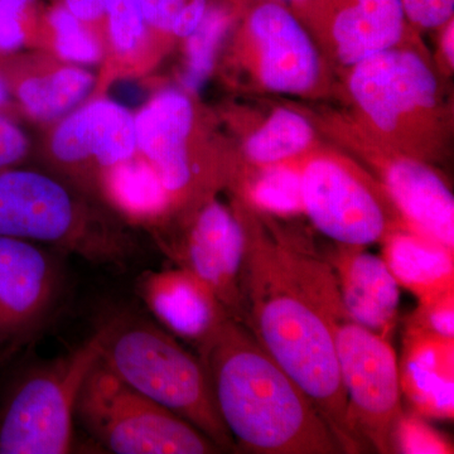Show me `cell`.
I'll return each instance as SVG.
<instances>
[{
  "label": "cell",
  "mask_w": 454,
  "mask_h": 454,
  "mask_svg": "<svg viewBox=\"0 0 454 454\" xmlns=\"http://www.w3.org/2000/svg\"><path fill=\"white\" fill-rule=\"evenodd\" d=\"M244 227L239 322L297 382L343 453L365 452L349 428L336 331L348 319L330 260L306 236L267 225L239 203Z\"/></svg>",
  "instance_id": "obj_1"
},
{
  "label": "cell",
  "mask_w": 454,
  "mask_h": 454,
  "mask_svg": "<svg viewBox=\"0 0 454 454\" xmlns=\"http://www.w3.org/2000/svg\"><path fill=\"white\" fill-rule=\"evenodd\" d=\"M197 356L235 448L255 454L343 453L312 400L241 322L227 318Z\"/></svg>",
  "instance_id": "obj_2"
},
{
  "label": "cell",
  "mask_w": 454,
  "mask_h": 454,
  "mask_svg": "<svg viewBox=\"0 0 454 454\" xmlns=\"http://www.w3.org/2000/svg\"><path fill=\"white\" fill-rule=\"evenodd\" d=\"M0 235L101 265L125 264L137 247L98 200L55 173L22 166L0 169Z\"/></svg>",
  "instance_id": "obj_3"
},
{
  "label": "cell",
  "mask_w": 454,
  "mask_h": 454,
  "mask_svg": "<svg viewBox=\"0 0 454 454\" xmlns=\"http://www.w3.org/2000/svg\"><path fill=\"white\" fill-rule=\"evenodd\" d=\"M100 360L122 381L201 430L221 450H236L199 356L151 319L121 312L98 328Z\"/></svg>",
  "instance_id": "obj_4"
},
{
  "label": "cell",
  "mask_w": 454,
  "mask_h": 454,
  "mask_svg": "<svg viewBox=\"0 0 454 454\" xmlns=\"http://www.w3.org/2000/svg\"><path fill=\"white\" fill-rule=\"evenodd\" d=\"M101 356L98 331L67 354L17 373L0 400V454H66L77 397Z\"/></svg>",
  "instance_id": "obj_5"
},
{
  "label": "cell",
  "mask_w": 454,
  "mask_h": 454,
  "mask_svg": "<svg viewBox=\"0 0 454 454\" xmlns=\"http://www.w3.org/2000/svg\"><path fill=\"white\" fill-rule=\"evenodd\" d=\"M74 419L112 453L223 452L195 426L122 381L100 358L83 381Z\"/></svg>",
  "instance_id": "obj_6"
},
{
  "label": "cell",
  "mask_w": 454,
  "mask_h": 454,
  "mask_svg": "<svg viewBox=\"0 0 454 454\" xmlns=\"http://www.w3.org/2000/svg\"><path fill=\"white\" fill-rule=\"evenodd\" d=\"M301 177L303 214L336 244L365 247L408 226L382 184L346 160L312 158Z\"/></svg>",
  "instance_id": "obj_7"
},
{
  "label": "cell",
  "mask_w": 454,
  "mask_h": 454,
  "mask_svg": "<svg viewBox=\"0 0 454 454\" xmlns=\"http://www.w3.org/2000/svg\"><path fill=\"white\" fill-rule=\"evenodd\" d=\"M134 121L138 154L162 182L172 202V216L214 197L229 181L225 167L193 152L195 106L184 92H158L134 115Z\"/></svg>",
  "instance_id": "obj_8"
},
{
  "label": "cell",
  "mask_w": 454,
  "mask_h": 454,
  "mask_svg": "<svg viewBox=\"0 0 454 454\" xmlns=\"http://www.w3.org/2000/svg\"><path fill=\"white\" fill-rule=\"evenodd\" d=\"M59 252L0 235V369L41 336L64 304Z\"/></svg>",
  "instance_id": "obj_9"
},
{
  "label": "cell",
  "mask_w": 454,
  "mask_h": 454,
  "mask_svg": "<svg viewBox=\"0 0 454 454\" xmlns=\"http://www.w3.org/2000/svg\"><path fill=\"white\" fill-rule=\"evenodd\" d=\"M336 351L349 428L365 450L394 453V427L403 411L395 349L348 318L337 327Z\"/></svg>",
  "instance_id": "obj_10"
},
{
  "label": "cell",
  "mask_w": 454,
  "mask_h": 454,
  "mask_svg": "<svg viewBox=\"0 0 454 454\" xmlns=\"http://www.w3.org/2000/svg\"><path fill=\"white\" fill-rule=\"evenodd\" d=\"M151 234L176 267L210 286L230 317L239 321L245 234L235 210L210 197Z\"/></svg>",
  "instance_id": "obj_11"
},
{
  "label": "cell",
  "mask_w": 454,
  "mask_h": 454,
  "mask_svg": "<svg viewBox=\"0 0 454 454\" xmlns=\"http://www.w3.org/2000/svg\"><path fill=\"white\" fill-rule=\"evenodd\" d=\"M137 154L133 114L106 98L90 100L59 121L46 148L50 172L94 199L101 176Z\"/></svg>",
  "instance_id": "obj_12"
},
{
  "label": "cell",
  "mask_w": 454,
  "mask_h": 454,
  "mask_svg": "<svg viewBox=\"0 0 454 454\" xmlns=\"http://www.w3.org/2000/svg\"><path fill=\"white\" fill-rule=\"evenodd\" d=\"M349 91L380 133L397 137L437 106L438 82L426 61L397 47L352 66Z\"/></svg>",
  "instance_id": "obj_13"
},
{
  "label": "cell",
  "mask_w": 454,
  "mask_h": 454,
  "mask_svg": "<svg viewBox=\"0 0 454 454\" xmlns=\"http://www.w3.org/2000/svg\"><path fill=\"white\" fill-rule=\"evenodd\" d=\"M244 11L245 29L255 43L262 85L280 94H304L315 88L321 59L295 12L273 0H252Z\"/></svg>",
  "instance_id": "obj_14"
},
{
  "label": "cell",
  "mask_w": 454,
  "mask_h": 454,
  "mask_svg": "<svg viewBox=\"0 0 454 454\" xmlns=\"http://www.w3.org/2000/svg\"><path fill=\"white\" fill-rule=\"evenodd\" d=\"M295 14L327 35L351 67L396 47L406 28L400 0H306Z\"/></svg>",
  "instance_id": "obj_15"
},
{
  "label": "cell",
  "mask_w": 454,
  "mask_h": 454,
  "mask_svg": "<svg viewBox=\"0 0 454 454\" xmlns=\"http://www.w3.org/2000/svg\"><path fill=\"white\" fill-rule=\"evenodd\" d=\"M137 293L158 325L196 349L231 318L210 286L178 267L145 271Z\"/></svg>",
  "instance_id": "obj_16"
},
{
  "label": "cell",
  "mask_w": 454,
  "mask_h": 454,
  "mask_svg": "<svg viewBox=\"0 0 454 454\" xmlns=\"http://www.w3.org/2000/svg\"><path fill=\"white\" fill-rule=\"evenodd\" d=\"M372 162L406 225L454 249V199L437 170L409 154L380 155Z\"/></svg>",
  "instance_id": "obj_17"
},
{
  "label": "cell",
  "mask_w": 454,
  "mask_h": 454,
  "mask_svg": "<svg viewBox=\"0 0 454 454\" xmlns=\"http://www.w3.org/2000/svg\"><path fill=\"white\" fill-rule=\"evenodd\" d=\"M349 321L389 340L399 315L400 286L381 256L337 244L327 255Z\"/></svg>",
  "instance_id": "obj_18"
},
{
  "label": "cell",
  "mask_w": 454,
  "mask_h": 454,
  "mask_svg": "<svg viewBox=\"0 0 454 454\" xmlns=\"http://www.w3.org/2000/svg\"><path fill=\"white\" fill-rule=\"evenodd\" d=\"M0 73L12 97L38 122L61 121L94 91L97 80L82 66L41 59L0 57Z\"/></svg>",
  "instance_id": "obj_19"
},
{
  "label": "cell",
  "mask_w": 454,
  "mask_h": 454,
  "mask_svg": "<svg viewBox=\"0 0 454 454\" xmlns=\"http://www.w3.org/2000/svg\"><path fill=\"white\" fill-rule=\"evenodd\" d=\"M399 381L411 411L426 419L453 420L454 340L405 328Z\"/></svg>",
  "instance_id": "obj_20"
},
{
  "label": "cell",
  "mask_w": 454,
  "mask_h": 454,
  "mask_svg": "<svg viewBox=\"0 0 454 454\" xmlns=\"http://www.w3.org/2000/svg\"><path fill=\"white\" fill-rule=\"evenodd\" d=\"M382 256L399 286L418 301L454 289V249L409 226L390 232Z\"/></svg>",
  "instance_id": "obj_21"
},
{
  "label": "cell",
  "mask_w": 454,
  "mask_h": 454,
  "mask_svg": "<svg viewBox=\"0 0 454 454\" xmlns=\"http://www.w3.org/2000/svg\"><path fill=\"white\" fill-rule=\"evenodd\" d=\"M98 201L131 225L149 232L172 217V202L151 164L139 154L106 170L97 188Z\"/></svg>",
  "instance_id": "obj_22"
},
{
  "label": "cell",
  "mask_w": 454,
  "mask_h": 454,
  "mask_svg": "<svg viewBox=\"0 0 454 454\" xmlns=\"http://www.w3.org/2000/svg\"><path fill=\"white\" fill-rule=\"evenodd\" d=\"M312 139V125L303 115L291 109H278L247 138L245 154L254 164L271 166L306 151Z\"/></svg>",
  "instance_id": "obj_23"
},
{
  "label": "cell",
  "mask_w": 454,
  "mask_h": 454,
  "mask_svg": "<svg viewBox=\"0 0 454 454\" xmlns=\"http://www.w3.org/2000/svg\"><path fill=\"white\" fill-rule=\"evenodd\" d=\"M243 7V3L238 0H212L200 25L186 38L184 85L188 91H200L207 82L221 42L234 20L235 11Z\"/></svg>",
  "instance_id": "obj_24"
},
{
  "label": "cell",
  "mask_w": 454,
  "mask_h": 454,
  "mask_svg": "<svg viewBox=\"0 0 454 454\" xmlns=\"http://www.w3.org/2000/svg\"><path fill=\"white\" fill-rule=\"evenodd\" d=\"M41 35L66 64L95 65L106 55L103 38L59 3L43 12L37 38Z\"/></svg>",
  "instance_id": "obj_25"
},
{
  "label": "cell",
  "mask_w": 454,
  "mask_h": 454,
  "mask_svg": "<svg viewBox=\"0 0 454 454\" xmlns=\"http://www.w3.org/2000/svg\"><path fill=\"white\" fill-rule=\"evenodd\" d=\"M245 203L276 216L303 214L301 168L284 162L262 167L245 190Z\"/></svg>",
  "instance_id": "obj_26"
},
{
  "label": "cell",
  "mask_w": 454,
  "mask_h": 454,
  "mask_svg": "<svg viewBox=\"0 0 454 454\" xmlns=\"http://www.w3.org/2000/svg\"><path fill=\"white\" fill-rule=\"evenodd\" d=\"M153 40L140 0H107L104 41L116 61L133 64Z\"/></svg>",
  "instance_id": "obj_27"
},
{
  "label": "cell",
  "mask_w": 454,
  "mask_h": 454,
  "mask_svg": "<svg viewBox=\"0 0 454 454\" xmlns=\"http://www.w3.org/2000/svg\"><path fill=\"white\" fill-rule=\"evenodd\" d=\"M152 35L186 40L212 0H140Z\"/></svg>",
  "instance_id": "obj_28"
},
{
  "label": "cell",
  "mask_w": 454,
  "mask_h": 454,
  "mask_svg": "<svg viewBox=\"0 0 454 454\" xmlns=\"http://www.w3.org/2000/svg\"><path fill=\"white\" fill-rule=\"evenodd\" d=\"M43 12L38 0H0V57L13 56L37 38Z\"/></svg>",
  "instance_id": "obj_29"
},
{
  "label": "cell",
  "mask_w": 454,
  "mask_h": 454,
  "mask_svg": "<svg viewBox=\"0 0 454 454\" xmlns=\"http://www.w3.org/2000/svg\"><path fill=\"white\" fill-rule=\"evenodd\" d=\"M393 450L402 454H452L453 444L422 415L403 409L394 427Z\"/></svg>",
  "instance_id": "obj_30"
},
{
  "label": "cell",
  "mask_w": 454,
  "mask_h": 454,
  "mask_svg": "<svg viewBox=\"0 0 454 454\" xmlns=\"http://www.w3.org/2000/svg\"><path fill=\"white\" fill-rule=\"evenodd\" d=\"M405 328L454 340V289L419 300Z\"/></svg>",
  "instance_id": "obj_31"
},
{
  "label": "cell",
  "mask_w": 454,
  "mask_h": 454,
  "mask_svg": "<svg viewBox=\"0 0 454 454\" xmlns=\"http://www.w3.org/2000/svg\"><path fill=\"white\" fill-rule=\"evenodd\" d=\"M406 22L423 29L442 28L454 16V0H400Z\"/></svg>",
  "instance_id": "obj_32"
},
{
  "label": "cell",
  "mask_w": 454,
  "mask_h": 454,
  "mask_svg": "<svg viewBox=\"0 0 454 454\" xmlns=\"http://www.w3.org/2000/svg\"><path fill=\"white\" fill-rule=\"evenodd\" d=\"M31 146L28 137L7 113L0 112V169L22 166Z\"/></svg>",
  "instance_id": "obj_33"
},
{
  "label": "cell",
  "mask_w": 454,
  "mask_h": 454,
  "mask_svg": "<svg viewBox=\"0 0 454 454\" xmlns=\"http://www.w3.org/2000/svg\"><path fill=\"white\" fill-rule=\"evenodd\" d=\"M57 3L64 5L77 20L94 29L104 41L107 0H59Z\"/></svg>",
  "instance_id": "obj_34"
},
{
  "label": "cell",
  "mask_w": 454,
  "mask_h": 454,
  "mask_svg": "<svg viewBox=\"0 0 454 454\" xmlns=\"http://www.w3.org/2000/svg\"><path fill=\"white\" fill-rule=\"evenodd\" d=\"M443 35H442V50H443L444 59L447 64L453 67L454 65V23L450 20L447 25L442 27Z\"/></svg>",
  "instance_id": "obj_35"
},
{
  "label": "cell",
  "mask_w": 454,
  "mask_h": 454,
  "mask_svg": "<svg viewBox=\"0 0 454 454\" xmlns=\"http://www.w3.org/2000/svg\"><path fill=\"white\" fill-rule=\"evenodd\" d=\"M12 104H13V97L4 76L0 73V112L7 113Z\"/></svg>",
  "instance_id": "obj_36"
},
{
  "label": "cell",
  "mask_w": 454,
  "mask_h": 454,
  "mask_svg": "<svg viewBox=\"0 0 454 454\" xmlns=\"http://www.w3.org/2000/svg\"><path fill=\"white\" fill-rule=\"evenodd\" d=\"M240 2L247 4V2H252V0H240ZM273 2L282 3V4L286 5V7H289L295 12L303 5V3L306 2V0H273Z\"/></svg>",
  "instance_id": "obj_37"
}]
</instances>
